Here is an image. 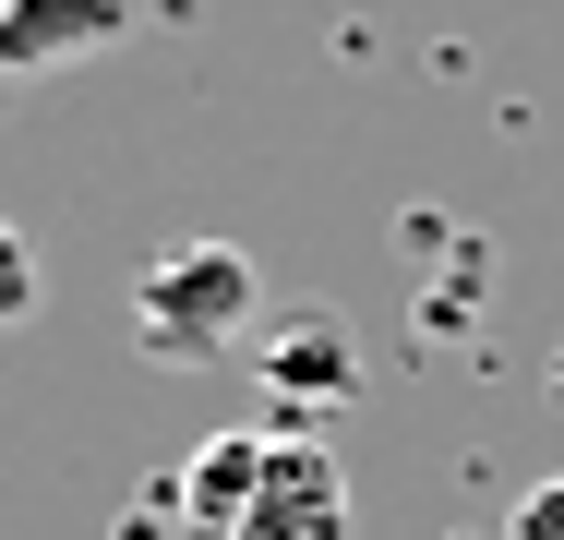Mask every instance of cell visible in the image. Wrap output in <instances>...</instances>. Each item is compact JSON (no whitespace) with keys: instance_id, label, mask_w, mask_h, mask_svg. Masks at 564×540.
<instances>
[{"instance_id":"obj_1","label":"cell","mask_w":564,"mask_h":540,"mask_svg":"<svg viewBox=\"0 0 564 540\" xmlns=\"http://www.w3.org/2000/svg\"><path fill=\"white\" fill-rule=\"evenodd\" d=\"M252 336H264V264L240 240H181L132 277V348L169 360V372H205Z\"/></svg>"},{"instance_id":"obj_2","label":"cell","mask_w":564,"mask_h":540,"mask_svg":"<svg viewBox=\"0 0 564 540\" xmlns=\"http://www.w3.org/2000/svg\"><path fill=\"white\" fill-rule=\"evenodd\" d=\"M228 540H348V468L325 432H264V468H252V505Z\"/></svg>"},{"instance_id":"obj_3","label":"cell","mask_w":564,"mask_h":540,"mask_svg":"<svg viewBox=\"0 0 564 540\" xmlns=\"http://www.w3.org/2000/svg\"><path fill=\"white\" fill-rule=\"evenodd\" d=\"M120 36H132V0H0V85L109 61Z\"/></svg>"},{"instance_id":"obj_4","label":"cell","mask_w":564,"mask_h":540,"mask_svg":"<svg viewBox=\"0 0 564 540\" xmlns=\"http://www.w3.org/2000/svg\"><path fill=\"white\" fill-rule=\"evenodd\" d=\"M252 360H264V397L289 409V432H313V409H337L348 385H360V348H348L337 313H289L252 336Z\"/></svg>"},{"instance_id":"obj_5","label":"cell","mask_w":564,"mask_h":540,"mask_svg":"<svg viewBox=\"0 0 564 540\" xmlns=\"http://www.w3.org/2000/svg\"><path fill=\"white\" fill-rule=\"evenodd\" d=\"M252 468H264V432H217V444H193L181 480H169V529H181V540H228V529H240V505H252Z\"/></svg>"},{"instance_id":"obj_6","label":"cell","mask_w":564,"mask_h":540,"mask_svg":"<svg viewBox=\"0 0 564 540\" xmlns=\"http://www.w3.org/2000/svg\"><path fill=\"white\" fill-rule=\"evenodd\" d=\"M36 301H48V264H36V240L0 216V336H12V324H36Z\"/></svg>"},{"instance_id":"obj_7","label":"cell","mask_w":564,"mask_h":540,"mask_svg":"<svg viewBox=\"0 0 564 540\" xmlns=\"http://www.w3.org/2000/svg\"><path fill=\"white\" fill-rule=\"evenodd\" d=\"M505 540H564V468L517 493V517H505Z\"/></svg>"}]
</instances>
